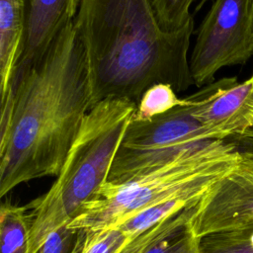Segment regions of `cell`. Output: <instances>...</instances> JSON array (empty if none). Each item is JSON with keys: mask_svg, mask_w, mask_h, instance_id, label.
Listing matches in <instances>:
<instances>
[{"mask_svg": "<svg viewBox=\"0 0 253 253\" xmlns=\"http://www.w3.org/2000/svg\"><path fill=\"white\" fill-rule=\"evenodd\" d=\"M130 240L120 226L98 231H87L80 253H120Z\"/></svg>", "mask_w": 253, "mask_h": 253, "instance_id": "obj_18", "label": "cell"}, {"mask_svg": "<svg viewBox=\"0 0 253 253\" xmlns=\"http://www.w3.org/2000/svg\"><path fill=\"white\" fill-rule=\"evenodd\" d=\"M181 211L157 223L156 225L150 227L140 235L131 239L122 250L120 253H142L144 249L159 235L168 230L179 218Z\"/></svg>", "mask_w": 253, "mask_h": 253, "instance_id": "obj_19", "label": "cell"}, {"mask_svg": "<svg viewBox=\"0 0 253 253\" xmlns=\"http://www.w3.org/2000/svg\"><path fill=\"white\" fill-rule=\"evenodd\" d=\"M236 139L191 145L165 163L122 182H108L83 204L67 225L86 231L118 227L137 212L177 199L198 201L237 164Z\"/></svg>", "mask_w": 253, "mask_h": 253, "instance_id": "obj_3", "label": "cell"}, {"mask_svg": "<svg viewBox=\"0 0 253 253\" xmlns=\"http://www.w3.org/2000/svg\"><path fill=\"white\" fill-rule=\"evenodd\" d=\"M243 136H250V137H253V129L251 130V131H249L248 133H246L245 135H243ZM242 137V136H241Z\"/></svg>", "mask_w": 253, "mask_h": 253, "instance_id": "obj_21", "label": "cell"}, {"mask_svg": "<svg viewBox=\"0 0 253 253\" xmlns=\"http://www.w3.org/2000/svg\"><path fill=\"white\" fill-rule=\"evenodd\" d=\"M73 22L1 97L0 197L21 183L57 176L90 110L87 62Z\"/></svg>", "mask_w": 253, "mask_h": 253, "instance_id": "obj_1", "label": "cell"}, {"mask_svg": "<svg viewBox=\"0 0 253 253\" xmlns=\"http://www.w3.org/2000/svg\"><path fill=\"white\" fill-rule=\"evenodd\" d=\"M200 253H253V224L206 234L200 238Z\"/></svg>", "mask_w": 253, "mask_h": 253, "instance_id": "obj_14", "label": "cell"}, {"mask_svg": "<svg viewBox=\"0 0 253 253\" xmlns=\"http://www.w3.org/2000/svg\"><path fill=\"white\" fill-rule=\"evenodd\" d=\"M73 23L87 62L90 109L106 99L137 104L157 83L176 92L194 85L189 57L194 21L166 32L151 0H79Z\"/></svg>", "mask_w": 253, "mask_h": 253, "instance_id": "obj_2", "label": "cell"}, {"mask_svg": "<svg viewBox=\"0 0 253 253\" xmlns=\"http://www.w3.org/2000/svg\"><path fill=\"white\" fill-rule=\"evenodd\" d=\"M234 139L239 145L237 164L197 206L192 226L199 238L253 224V137Z\"/></svg>", "mask_w": 253, "mask_h": 253, "instance_id": "obj_7", "label": "cell"}, {"mask_svg": "<svg viewBox=\"0 0 253 253\" xmlns=\"http://www.w3.org/2000/svg\"><path fill=\"white\" fill-rule=\"evenodd\" d=\"M28 207L3 204L0 209V253H29L31 214Z\"/></svg>", "mask_w": 253, "mask_h": 253, "instance_id": "obj_11", "label": "cell"}, {"mask_svg": "<svg viewBox=\"0 0 253 253\" xmlns=\"http://www.w3.org/2000/svg\"><path fill=\"white\" fill-rule=\"evenodd\" d=\"M87 231L64 224L52 231L38 253H80Z\"/></svg>", "mask_w": 253, "mask_h": 253, "instance_id": "obj_17", "label": "cell"}, {"mask_svg": "<svg viewBox=\"0 0 253 253\" xmlns=\"http://www.w3.org/2000/svg\"><path fill=\"white\" fill-rule=\"evenodd\" d=\"M199 203L200 202L198 201H189L184 199L167 201L137 212L121 224L120 227L127 237L133 239L163 219L178 213L186 208L196 207Z\"/></svg>", "mask_w": 253, "mask_h": 253, "instance_id": "obj_13", "label": "cell"}, {"mask_svg": "<svg viewBox=\"0 0 253 253\" xmlns=\"http://www.w3.org/2000/svg\"><path fill=\"white\" fill-rule=\"evenodd\" d=\"M24 34L22 0H0V91L10 88L20 57Z\"/></svg>", "mask_w": 253, "mask_h": 253, "instance_id": "obj_10", "label": "cell"}, {"mask_svg": "<svg viewBox=\"0 0 253 253\" xmlns=\"http://www.w3.org/2000/svg\"><path fill=\"white\" fill-rule=\"evenodd\" d=\"M196 0H151L160 27L176 32L194 21L190 8Z\"/></svg>", "mask_w": 253, "mask_h": 253, "instance_id": "obj_16", "label": "cell"}, {"mask_svg": "<svg viewBox=\"0 0 253 253\" xmlns=\"http://www.w3.org/2000/svg\"><path fill=\"white\" fill-rule=\"evenodd\" d=\"M209 0H200L199 2H198V4H197V6H196V8H195V13H197V12H199L201 9H202V7L208 2Z\"/></svg>", "mask_w": 253, "mask_h": 253, "instance_id": "obj_20", "label": "cell"}, {"mask_svg": "<svg viewBox=\"0 0 253 253\" xmlns=\"http://www.w3.org/2000/svg\"><path fill=\"white\" fill-rule=\"evenodd\" d=\"M22 3L23 42L11 85L42 60L59 35L74 21L79 6V0H22Z\"/></svg>", "mask_w": 253, "mask_h": 253, "instance_id": "obj_9", "label": "cell"}, {"mask_svg": "<svg viewBox=\"0 0 253 253\" xmlns=\"http://www.w3.org/2000/svg\"><path fill=\"white\" fill-rule=\"evenodd\" d=\"M136 106L128 99H106L88 111L55 182L28 206L32 208L29 253H38L47 236L69 223L107 181Z\"/></svg>", "mask_w": 253, "mask_h": 253, "instance_id": "obj_4", "label": "cell"}, {"mask_svg": "<svg viewBox=\"0 0 253 253\" xmlns=\"http://www.w3.org/2000/svg\"><path fill=\"white\" fill-rule=\"evenodd\" d=\"M186 99V98H185ZM211 137L186 104L149 120L130 119L107 181L122 182L173 158Z\"/></svg>", "mask_w": 253, "mask_h": 253, "instance_id": "obj_5", "label": "cell"}, {"mask_svg": "<svg viewBox=\"0 0 253 253\" xmlns=\"http://www.w3.org/2000/svg\"><path fill=\"white\" fill-rule=\"evenodd\" d=\"M186 104L185 98H179L170 84L157 83L150 86L137 103L132 115L135 120H149Z\"/></svg>", "mask_w": 253, "mask_h": 253, "instance_id": "obj_15", "label": "cell"}, {"mask_svg": "<svg viewBox=\"0 0 253 253\" xmlns=\"http://www.w3.org/2000/svg\"><path fill=\"white\" fill-rule=\"evenodd\" d=\"M197 206L182 210L178 220L154 239L142 253H200V238L192 226Z\"/></svg>", "mask_w": 253, "mask_h": 253, "instance_id": "obj_12", "label": "cell"}, {"mask_svg": "<svg viewBox=\"0 0 253 253\" xmlns=\"http://www.w3.org/2000/svg\"><path fill=\"white\" fill-rule=\"evenodd\" d=\"M186 101L211 139L237 138L253 129V72L242 82L236 77L213 81Z\"/></svg>", "mask_w": 253, "mask_h": 253, "instance_id": "obj_8", "label": "cell"}, {"mask_svg": "<svg viewBox=\"0 0 253 253\" xmlns=\"http://www.w3.org/2000/svg\"><path fill=\"white\" fill-rule=\"evenodd\" d=\"M253 56V0H214L202 21L190 55L194 85L204 87L222 67Z\"/></svg>", "mask_w": 253, "mask_h": 253, "instance_id": "obj_6", "label": "cell"}]
</instances>
